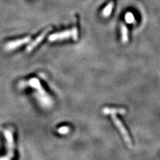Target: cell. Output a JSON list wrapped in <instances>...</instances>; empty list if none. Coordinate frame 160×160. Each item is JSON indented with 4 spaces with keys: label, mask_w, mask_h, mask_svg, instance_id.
Returning a JSON list of instances; mask_svg holds the SVG:
<instances>
[{
    "label": "cell",
    "mask_w": 160,
    "mask_h": 160,
    "mask_svg": "<svg viewBox=\"0 0 160 160\" xmlns=\"http://www.w3.org/2000/svg\"><path fill=\"white\" fill-rule=\"evenodd\" d=\"M31 38L30 37H25V38H21V39H18L16 40L11 41L6 44V49L7 50H13L16 49L18 47L21 46H23L24 44L28 43L30 41Z\"/></svg>",
    "instance_id": "4"
},
{
    "label": "cell",
    "mask_w": 160,
    "mask_h": 160,
    "mask_svg": "<svg viewBox=\"0 0 160 160\" xmlns=\"http://www.w3.org/2000/svg\"><path fill=\"white\" fill-rule=\"evenodd\" d=\"M125 21L129 24H132L135 21V17L133 16V15L132 13H126L125 17Z\"/></svg>",
    "instance_id": "10"
},
{
    "label": "cell",
    "mask_w": 160,
    "mask_h": 160,
    "mask_svg": "<svg viewBox=\"0 0 160 160\" xmlns=\"http://www.w3.org/2000/svg\"><path fill=\"white\" fill-rule=\"evenodd\" d=\"M58 132L61 134H66L69 132V129L67 126H64V127H61L60 128L58 129Z\"/></svg>",
    "instance_id": "11"
},
{
    "label": "cell",
    "mask_w": 160,
    "mask_h": 160,
    "mask_svg": "<svg viewBox=\"0 0 160 160\" xmlns=\"http://www.w3.org/2000/svg\"><path fill=\"white\" fill-rule=\"evenodd\" d=\"M113 6H114V2L111 1L105 7V8L103 9L102 12V15L104 17H107L110 16L111 12H112Z\"/></svg>",
    "instance_id": "9"
},
{
    "label": "cell",
    "mask_w": 160,
    "mask_h": 160,
    "mask_svg": "<svg viewBox=\"0 0 160 160\" xmlns=\"http://www.w3.org/2000/svg\"><path fill=\"white\" fill-rule=\"evenodd\" d=\"M51 28L46 29V30H44L42 33H41V34L38 37V38H37L33 40V42L28 46L27 51L28 52H31L32 51L34 50L35 47L38 46L39 44L42 42L43 39H44V38H45L46 35H47V33L49 32L51 30Z\"/></svg>",
    "instance_id": "6"
},
{
    "label": "cell",
    "mask_w": 160,
    "mask_h": 160,
    "mask_svg": "<svg viewBox=\"0 0 160 160\" xmlns=\"http://www.w3.org/2000/svg\"><path fill=\"white\" fill-rule=\"evenodd\" d=\"M111 119L113 120L115 125L117 126V128L119 129V130H120L121 134L122 135L123 137H124L125 142L127 143V144L128 145L129 147H132V143L131 138H130V137L128 134L127 130H126V129L125 128L124 125L122 124V123L120 121V120H119V119L116 116H115V115H113L112 116H111Z\"/></svg>",
    "instance_id": "2"
},
{
    "label": "cell",
    "mask_w": 160,
    "mask_h": 160,
    "mask_svg": "<svg viewBox=\"0 0 160 160\" xmlns=\"http://www.w3.org/2000/svg\"><path fill=\"white\" fill-rule=\"evenodd\" d=\"M104 114H125L126 110L124 108H110V107H106L103 110Z\"/></svg>",
    "instance_id": "7"
},
{
    "label": "cell",
    "mask_w": 160,
    "mask_h": 160,
    "mask_svg": "<svg viewBox=\"0 0 160 160\" xmlns=\"http://www.w3.org/2000/svg\"><path fill=\"white\" fill-rule=\"evenodd\" d=\"M121 41L123 43H127L129 40L128 38V29L124 23L121 24Z\"/></svg>",
    "instance_id": "8"
},
{
    "label": "cell",
    "mask_w": 160,
    "mask_h": 160,
    "mask_svg": "<svg viewBox=\"0 0 160 160\" xmlns=\"http://www.w3.org/2000/svg\"><path fill=\"white\" fill-rule=\"evenodd\" d=\"M28 84L29 85V86L35 88L37 90L36 96L39 100V102L42 103V105L45 106H50L51 105L52 101L51 98L47 94L45 90H43L39 81L38 79H36V78L30 79L28 82Z\"/></svg>",
    "instance_id": "1"
},
{
    "label": "cell",
    "mask_w": 160,
    "mask_h": 160,
    "mask_svg": "<svg viewBox=\"0 0 160 160\" xmlns=\"http://www.w3.org/2000/svg\"><path fill=\"white\" fill-rule=\"evenodd\" d=\"M4 135L6 137L7 141V157L12 159L13 157V149L14 142L13 133L9 129H7L4 132Z\"/></svg>",
    "instance_id": "3"
},
{
    "label": "cell",
    "mask_w": 160,
    "mask_h": 160,
    "mask_svg": "<svg viewBox=\"0 0 160 160\" xmlns=\"http://www.w3.org/2000/svg\"><path fill=\"white\" fill-rule=\"evenodd\" d=\"M72 37V32L71 30H65L59 33H55L49 36V40L50 42H54L58 40H64L70 38Z\"/></svg>",
    "instance_id": "5"
},
{
    "label": "cell",
    "mask_w": 160,
    "mask_h": 160,
    "mask_svg": "<svg viewBox=\"0 0 160 160\" xmlns=\"http://www.w3.org/2000/svg\"><path fill=\"white\" fill-rule=\"evenodd\" d=\"M72 38L74 40L76 41L77 39V37H78V32L77 28L73 27L72 29Z\"/></svg>",
    "instance_id": "12"
}]
</instances>
